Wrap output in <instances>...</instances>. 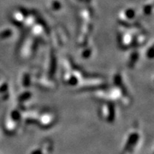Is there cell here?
I'll use <instances>...</instances> for the list:
<instances>
[{
    "mask_svg": "<svg viewBox=\"0 0 154 154\" xmlns=\"http://www.w3.org/2000/svg\"><path fill=\"white\" fill-rule=\"evenodd\" d=\"M141 136L138 127H133L128 131L124 138L122 146L123 154H131L138 148L140 143Z\"/></svg>",
    "mask_w": 154,
    "mask_h": 154,
    "instance_id": "6da1fadb",
    "label": "cell"
},
{
    "mask_svg": "<svg viewBox=\"0 0 154 154\" xmlns=\"http://www.w3.org/2000/svg\"><path fill=\"white\" fill-rule=\"evenodd\" d=\"M99 115L101 118L106 122L113 123L116 119V107L115 102L106 101L99 108Z\"/></svg>",
    "mask_w": 154,
    "mask_h": 154,
    "instance_id": "7a4b0ae2",
    "label": "cell"
},
{
    "mask_svg": "<svg viewBox=\"0 0 154 154\" xmlns=\"http://www.w3.org/2000/svg\"><path fill=\"white\" fill-rule=\"evenodd\" d=\"M57 120V116L53 111L45 110L38 113L36 124L42 128H49L54 124Z\"/></svg>",
    "mask_w": 154,
    "mask_h": 154,
    "instance_id": "3957f363",
    "label": "cell"
},
{
    "mask_svg": "<svg viewBox=\"0 0 154 154\" xmlns=\"http://www.w3.org/2000/svg\"><path fill=\"white\" fill-rule=\"evenodd\" d=\"M39 146L41 147L44 154H50L53 151L54 143L51 140H44V142H42L41 145Z\"/></svg>",
    "mask_w": 154,
    "mask_h": 154,
    "instance_id": "277c9868",
    "label": "cell"
},
{
    "mask_svg": "<svg viewBox=\"0 0 154 154\" xmlns=\"http://www.w3.org/2000/svg\"><path fill=\"white\" fill-rule=\"evenodd\" d=\"M22 86L23 88H28L31 86L32 83V74L28 72H24L22 75Z\"/></svg>",
    "mask_w": 154,
    "mask_h": 154,
    "instance_id": "5b68a950",
    "label": "cell"
},
{
    "mask_svg": "<svg viewBox=\"0 0 154 154\" xmlns=\"http://www.w3.org/2000/svg\"><path fill=\"white\" fill-rule=\"evenodd\" d=\"M139 56H138V52H131L128 57V63L130 66H134L135 63L137 62Z\"/></svg>",
    "mask_w": 154,
    "mask_h": 154,
    "instance_id": "8992f818",
    "label": "cell"
},
{
    "mask_svg": "<svg viewBox=\"0 0 154 154\" xmlns=\"http://www.w3.org/2000/svg\"><path fill=\"white\" fill-rule=\"evenodd\" d=\"M29 154H44V153L41 149V147H40V146H36V147H34V149L30 151Z\"/></svg>",
    "mask_w": 154,
    "mask_h": 154,
    "instance_id": "52a82bcc",
    "label": "cell"
}]
</instances>
